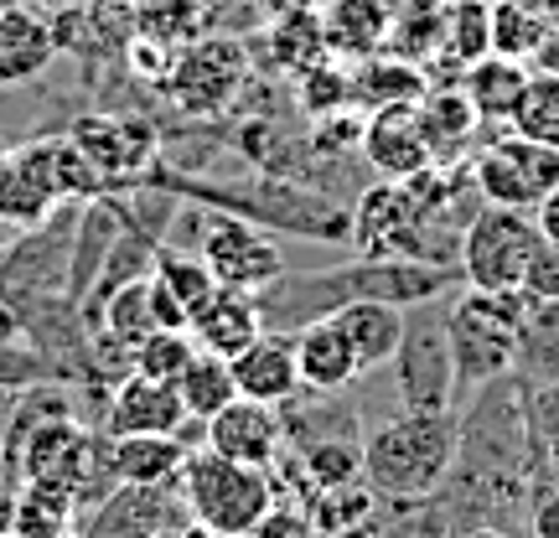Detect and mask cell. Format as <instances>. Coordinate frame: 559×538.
Here are the masks:
<instances>
[{
	"mask_svg": "<svg viewBox=\"0 0 559 538\" xmlns=\"http://www.w3.org/2000/svg\"><path fill=\"white\" fill-rule=\"evenodd\" d=\"M528 68H534V73H555V79H559V32H549V37L534 47Z\"/></svg>",
	"mask_w": 559,
	"mask_h": 538,
	"instance_id": "43",
	"label": "cell"
},
{
	"mask_svg": "<svg viewBox=\"0 0 559 538\" xmlns=\"http://www.w3.org/2000/svg\"><path fill=\"white\" fill-rule=\"evenodd\" d=\"M270 37H275V62L290 73H306L311 62L326 58V26L317 11H296V16L270 21Z\"/></svg>",
	"mask_w": 559,
	"mask_h": 538,
	"instance_id": "35",
	"label": "cell"
},
{
	"mask_svg": "<svg viewBox=\"0 0 559 538\" xmlns=\"http://www.w3.org/2000/svg\"><path fill=\"white\" fill-rule=\"evenodd\" d=\"M528 79H534L528 58H508V52H481L477 62L461 68V88H466V99L477 104L481 120H508L519 109Z\"/></svg>",
	"mask_w": 559,
	"mask_h": 538,
	"instance_id": "21",
	"label": "cell"
},
{
	"mask_svg": "<svg viewBox=\"0 0 559 538\" xmlns=\"http://www.w3.org/2000/svg\"><path fill=\"white\" fill-rule=\"evenodd\" d=\"M187 332H192V342H198L202 352L234 358V352H243L254 337H264V306H260V296H249V290L218 285V296L187 321Z\"/></svg>",
	"mask_w": 559,
	"mask_h": 538,
	"instance_id": "18",
	"label": "cell"
},
{
	"mask_svg": "<svg viewBox=\"0 0 559 538\" xmlns=\"http://www.w3.org/2000/svg\"><path fill=\"white\" fill-rule=\"evenodd\" d=\"M394 362H400V388L409 409H445L451 383H456L445 326H415V332L404 326Z\"/></svg>",
	"mask_w": 559,
	"mask_h": 538,
	"instance_id": "14",
	"label": "cell"
},
{
	"mask_svg": "<svg viewBox=\"0 0 559 538\" xmlns=\"http://www.w3.org/2000/svg\"><path fill=\"white\" fill-rule=\"evenodd\" d=\"M534 538H559V487L534 502Z\"/></svg>",
	"mask_w": 559,
	"mask_h": 538,
	"instance_id": "42",
	"label": "cell"
},
{
	"mask_svg": "<svg viewBox=\"0 0 559 538\" xmlns=\"http://www.w3.org/2000/svg\"><path fill=\"white\" fill-rule=\"evenodd\" d=\"M436 32H440L445 62L466 68V62H477L481 52H492V5H487V0H456V5L436 21Z\"/></svg>",
	"mask_w": 559,
	"mask_h": 538,
	"instance_id": "29",
	"label": "cell"
},
{
	"mask_svg": "<svg viewBox=\"0 0 559 538\" xmlns=\"http://www.w3.org/2000/svg\"><path fill=\"white\" fill-rule=\"evenodd\" d=\"M0 5H21V0H0Z\"/></svg>",
	"mask_w": 559,
	"mask_h": 538,
	"instance_id": "50",
	"label": "cell"
},
{
	"mask_svg": "<svg viewBox=\"0 0 559 538\" xmlns=\"http://www.w3.org/2000/svg\"><path fill=\"white\" fill-rule=\"evenodd\" d=\"M192 358H198V342H192V332H187V326H156L145 342H135L130 368H135V373H151V379L177 383V373Z\"/></svg>",
	"mask_w": 559,
	"mask_h": 538,
	"instance_id": "37",
	"label": "cell"
},
{
	"mask_svg": "<svg viewBox=\"0 0 559 538\" xmlns=\"http://www.w3.org/2000/svg\"><path fill=\"white\" fill-rule=\"evenodd\" d=\"M296 368H300V388L311 394H342L353 379H362V362L353 352V342L332 316L306 321L296 337Z\"/></svg>",
	"mask_w": 559,
	"mask_h": 538,
	"instance_id": "17",
	"label": "cell"
},
{
	"mask_svg": "<svg viewBox=\"0 0 559 538\" xmlns=\"http://www.w3.org/2000/svg\"><path fill=\"white\" fill-rule=\"evenodd\" d=\"M317 0H264V16L280 21V16H296V11H311Z\"/></svg>",
	"mask_w": 559,
	"mask_h": 538,
	"instance_id": "44",
	"label": "cell"
},
{
	"mask_svg": "<svg viewBox=\"0 0 559 538\" xmlns=\"http://www.w3.org/2000/svg\"><path fill=\"white\" fill-rule=\"evenodd\" d=\"M332 321L347 332V342H353V352H358V362H362V373H368V368H383V362H394L400 337H404V316H400L394 300L358 296V300H347V306H337Z\"/></svg>",
	"mask_w": 559,
	"mask_h": 538,
	"instance_id": "20",
	"label": "cell"
},
{
	"mask_svg": "<svg viewBox=\"0 0 559 538\" xmlns=\"http://www.w3.org/2000/svg\"><path fill=\"white\" fill-rule=\"evenodd\" d=\"M544 21H549V32H559V0H539Z\"/></svg>",
	"mask_w": 559,
	"mask_h": 538,
	"instance_id": "47",
	"label": "cell"
},
{
	"mask_svg": "<svg viewBox=\"0 0 559 538\" xmlns=\"http://www.w3.org/2000/svg\"><path fill=\"white\" fill-rule=\"evenodd\" d=\"M166 528H177L171 487L115 481L109 498H99V513L83 523V538H160Z\"/></svg>",
	"mask_w": 559,
	"mask_h": 538,
	"instance_id": "12",
	"label": "cell"
},
{
	"mask_svg": "<svg viewBox=\"0 0 559 538\" xmlns=\"http://www.w3.org/2000/svg\"><path fill=\"white\" fill-rule=\"evenodd\" d=\"M419 130H425V140H430V151H436V160H445L451 151H461L466 140L477 135V104L466 99V88H425L419 94Z\"/></svg>",
	"mask_w": 559,
	"mask_h": 538,
	"instance_id": "24",
	"label": "cell"
},
{
	"mask_svg": "<svg viewBox=\"0 0 559 538\" xmlns=\"http://www.w3.org/2000/svg\"><path fill=\"white\" fill-rule=\"evenodd\" d=\"M373 507H379V492L362 477L342 481V487H321V492H311V502H306V513L317 523V538H332V534H342V528H353V523H368Z\"/></svg>",
	"mask_w": 559,
	"mask_h": 538,
	"instance_id": "30",
	"label": "cell"
},
{
	"mask_svg": "<svg viewBox=\"0 0 559 538\" xmlns=\"http://www.w3.org/2000/svg\"><path fill=\"white\" fill-rule=\"evenodd\" d=\"M58 32L52 16L37 11L32 0L0 5V88H26L58 62Z\"/></svg>",
	"mask_w": 559,
	"mask_h": 538,
	"instance_id": "11",
	"label": "cell"
},
{
	"mask_svg": "<svg viewBox=\"0 0 559 538\" xmlns=\"http://www.w3.org/2000/svg\"><path fill=\"white\" fill-rule=\"evenodd\" d=\"M249 79V52L234 37H198L177 47L171 73L160 79V88L187 109V115H218L223 104L239 94V83Z\"/></svg>",
	"mask_w": 559,
	"mask_h": 538,
	"instance_id": "6",
	"label": "cell"
},
{
	"mask_svg": "<svg viewBox=\"0 0 559 538\" xmlns=\"http://www.w3.org/2000/svg\"><path fill=\"white\" fill-rule=\"evenodd\" d=\"M472 181H477L481 202L528 213V207H539V198L559 181V151L508 130V135L492 140V145L472 160Z\"/></svg>",
	"mask_w": 559,
	"mask_h": 538,
	"instance_id": "5",
	"label": "cell"
},
{
	"mask_svg": "<svg viewBox=\"0 0 559 538\" xmlns=\"http://www.w3.org/2000/svg\"><path fill=\"white\" fill-rule=\"evenodd\" d=\"M321 26H326V47H353V52L379 47L383 32H389L379 0H337V5L321 16Z\"/></svg>",
	"mask_w": 559,
	"mask_h": 538,
	"instance_id": "36",
	"label": "cell"
},
{
	"mask_svg": "<svg viewBox=\"0 0 559 538\" xmlns=\"http://www.w3.org/2000/svg\"><path fill=\"white\" fill-rule=\"evenodd\" d=\"M11 337V316H0V342Z\"/></svg>",
	"mask_w": 559,
	"mask_h": 538,
	"instance_id": "49",
	"label": "cell"
},
{
	"mask_svg": "<svg viewBox=\"0 0 559 538\" xmlns=\"http://www.w3.org/2000/svg\"><path fill=\"white\" fill-rule=\"evenodd\" d=\"M466 538H508V534H498V528H472Z\"/></svg>",
	"mask_w": 559,
	"mask_h": 538,
	"instance_id": "48",
	"label": "cell"
},
{
	"mask_svg": "<svg viewBox=\"0 0 559 538\" xmlns=\"http://www.w3.org/2000/svg\"><path fill=\"white\" fill-rule=\"evenodd\" d=\"M239 538H249V534H239Z\"/></svg>",
	"mask_w": 559,
	"mask_h": 538,
	"instance_id": "53",
	"label": "cell"
},
{
	"mask_svg": "<svg viewBox=\"0 0 559 538\" xmlns=\"http://www.w3.org/2000/svg\"><path fill=\"white\" fill-rule=\"evenodd\" d=\"M300 83H306V88H300V99H306L311 115H332V109H347V104H353V79L337 73L326 58L311 62V68L300 73Z\"/></svg>",
	"mask_w": 559,
	"mask_h": 538,
	"instance_id": "38",
	"label": "cell"
},
{
	"mask_svg": "<svg viewBox=\"0 0 559 538\" xmlns=\"http://www.w3.org/2000/svg\"><path fill=\"white\" fill-rule=\"evenodd\" d=\"M73 523V492L58 481H26L11 498V534L16 538H62Z\"/></svg>",
	"mask_w": 559,
	"mask_h": 538,
	"instance_id": "25",
	"label": "cell"
},
{
	"mask_svg": "<svg viewBox=\"0 0 559 538\" xmlns=\"http://www.w3.org/2000/svg\"><path fill=\"white\" fill-rule=\"evenodd\" d=\"M187 445L177 435H109V471L115 481H145V487H171L181 477Z\"/></svg>",
	"mask_w": 559,
	"mask_h": 538,
	"instance_id": "22",
	"label": "cell"
},
{
	"mask_svg": "<svg viewBox=\"0 0 559 538\" xmlns=\"http://www.w3.org/2000/svg\"><path fill=\"white\" fill-rule=\"evenodd\" d=\"M73 140H79V151L94 166H99V177H135L145 160L156 156V130H151V120H115V115H88V120H79V130H73Z\"/></svg>",
	"mask_w": 559,
	"mask_h": 538,
	"instance_id": "16",
	"label": "cell"
},
{
	"mask_svg": "<svg viewBox=\"0 0 559 538\" xmlns=\"http://www.w3.org/2000/svg\"><path fill=\"white\" fill-rule=\"evenodd\" d=\"M508 130L559 151V79L555 73H534V79H528L519 109L508 115Z\"/></svg>",
	"mask_w": 559,
	"mask_h": 538,
	"instance_id": "32",
	"label": "cell"
},
{
	"mask_svg": "<svg viewBox=\"0 0 559 538\" xmlns=\"http://www.w3.org/2000/svg\"><path fill=\"white\" fill-rule=\"evenodd\" d=\"M534 228H539L544 243H555L559 249V181L539 198V207H534Z\"/></svg>",
	"mask_w": 559,
	"mask_h": 538,
	"instance_id": "41",
	"label": "cell"
},
{
	"mask_svg": "<svg viewBox=\"0 0 559 538\" xmlns=\"http://www.w3.org/2000/svg\"><path fill=\"white\" fill-rule=\"evenodd\" d=\"M523 332H528V296L523 290H477L472 285L445 316L456 383L477 388V383L502 379L519 358Z\"/></svg>",
	"mask_w": 559,
	"mask_h": 538,
	"instance_id": "2",
	"label": "cell"
},
{
	"mask_svg": "<svg viewBox=\"0 0 559 538\" xmlns=\"http://www.w3.org/2000/svg\"><path fill=\"white\" fill-rule=\"evenodd\" d=\"M456 456V419L451 409H409L379 425L362 445V481L379 498L415 502L436 492Z\"/></svg>",
	"mask_w": 559,
	"mask_h": 538,
	"instance_id": "1",
	"label": "cell"
},
{
	"mask_svg": "<svg viewBox=\"0 0 559 538\" xmlns=\"http://www.w3.org/2000/svg\"><path fill=\"white\" fill-rule=\"evenodd\" d=\"M37 11H47V16H62V11H79V5H88V0H32Z\"/></svg>",
	"mask_w": 559,
	"mask_h": 538,
	"instance_id": "45",
	"label": "cell"
},
{
	"mask_svg": "<svg viewBox=\"0 0 559 538\" xmlns=\"http://www.w3.org/2000/svg\"><path fill=\"white\" fill-rule=\"evenodd\" d=\"M181 502L202 528H213L218 538H239L270 513L275 481L264 466H243L202 445L181 461Z\"/></svg>",
	"mask_w": 559,
	"mask_h": 538,
	"instance_id": "3",
	"label": "cell"
},
{
	"mask_svg": "<svg viewBox=\"0 0 559 538\" xmlns=\"http://www.w3.org/2000/svg\"><path fill=\"white\" fill-rule=\"evenodd\" d=\"M300 477H306V498L321 487H342V481L362 477V445L358 440H317L296 456Z\"/></svg>",
	"mask_w": 559,
	"mask_h": 538,
	"instance_id": "34",
	"label": "cell"
},
{
	"mask_svg": "<svg viewBox=\"0 0 559 538\" xmlns=\"http://www.w3.org/2000/svg\"><path fill=\"white\" fill-rule=\"evenodd\" d=\"M94 321L120 342L124 352H135V342H145L160 326V316H156V279L135 275V279H124V285H115V290L99 300Z\"/></svg>",
	"mask_w": 559,
	"mask_h": 538,
	"instance_id": "23",
	"label": "cell"
},
{
	"mask_svg": "<svg viewBox=\"0 0 559 538\" xmlns=\"http://www.w3.org/2000/svg\"><path fill=\"white\" fill-rule=\"evenodd\" d=\"M539 249V228L519 207H487L461 228V270L477 290H523L528 260Z\"/></svg>",
	"mask_w": 559,
	"mask_h": 538,
	"instance_id": "4",
	"label": "cell"
},
{
	"mask_svg": "<svg viewBox=\"0 0 559 538\" xmlns=\"http://www.w3.org/2000/svg\"><path fill=\"white\" fill-rule=\"evenodd\" d=\"M0 538H16V534H0Z\"/></svg>",
	"mask_w": 559,
	"mask_h": 538,
	"instance_id": "52",
	"label": "cell"
},
{
	"mask_svg": "<svg viewBox=\"0 0 559 538\" xmlns=\"http://www.w3.org/2000/svg\"><path fill=\"white\" fill-rule=\"evenodd\" d=\"M135 32L177 52L207 32V0H135Z\"/></svg>",
	"mask_w": 559,
	"mask_h": 538,
	"instance_id": "28",
	"label": "cell"
},
{
	"mask_svg": "<svg viewBox=\"0 0 559 538\" xmlns=\"http://www.w3.org/2000/svg\"><path fill=\"white\" fill-rule=\"evenodd\" d=\"M151 275H156V285L166 290V300H171V306H177L187 321H192L202 306H207V300L218 296V275H213V270L202 264V254H198V260H181V254H160Z\"/></svg>",
	"mask_w": 559,
	"mask_h": 538,
	"instance_id": "31",
	"label": "cell"
},
{
	"mask_svg": "<svg viewBox=\"0 0 559 538\" xmlns=\"http://www.w3.org/2000/svg\"><path fill=\"white\" fill-rule=\"evenodd\" d=\"M280 445H285V425H280L275 404L260 399H228L218 415L207 419V451H218L228 461H243V466H275Z\"/></svg>",
	"mask_w": 559,
	"mask_h": 538,
	"instance_id": "10",
	"label": "cell"
},
{
	"mask_svg": "<svg viewBox=\"0 0 559 538\" xmlns=\"http://www.w3.org/2000/svg\"><path fill=\"white\" fill-rule=\"evenodd\" d=\"M425 88H430L425 73L404 58H368L358 73H353V99H358L362 109H379V104H419Z\"/></svg>",
	"mask_w": 559,
	"mask_h": 538,
	"instance_id": "27",
	"label": "cell"
},
{
	"mask_svg": "<svg viewBox=\"0 0 559 538\" xmlns=\"http://www.w3.org/2000/svg\"><path fill=\"white\" fill-rule=\"evenodd\" d=\"M523 296L528 300H559V249L555 243L539 239L534 260H528V275H523Z\"/></svg>",
	"mask_w": 559,
	"mask_h": 538,
	"instance_id": "40",
	"label": "cell"
},
{
	"mask_svg": "<svg viewBox=\"0 0 559 538\" xmlns=\"http://www.w3.org/2000/svg\"><path fill=\"white\" fill-rule=\"evenodd\" d=\"M549 37L539 0H498L492 5V52L508 58H534V47Z\"/></svg>",
	"mask_w": 559,
	"mask_h": 538,
	"instance_id": "33",
	"label": "cell"
},
{
	"mask_svg": "<svg viewBox=\"0 0 559 538\" xmlns=\"http://www.w3.org/2000/svg\"><path fill=\"white\" fill-rule=\"evenodd\" d=\"M177 394H181V404H187V419H202V425H207L228 399H239V383H234L228 358L198 347V358L177 373Z\"/></svg>",
	"mask_w": 559,
	"mask_h": 538,
	"instance_id": "26",
	"label": "cell"
},
{
	"mask_svg": "<svg viewBox=\"0 0 559 538\" xmlns=\"http://www.w3.org/2000/svg\"><path fill=\"white\" fill-rule=\"evenodd\" d=\"M234 368V383H239L243 399L260 404H290L300 394V368H296V342L285 337H254L243 352L228 358Z\"/></svg>",
	"mask_w": 559,
	"mask_h": 538,
	"instance_id": "19",
	"label": "cell"
},
{
	"mask_svg": "<svg viewBox=\"0 0 559 538\" xmlns=\"http://www.w3.org/2000/svg\"><path fill=\"white\" fill-rule=\"evenodd\" d=\"M58 192V166H52V140L21 145L0 156V218L5 223H41L52 213Z\"/></svg>",
	"mask_w": 559,
	"mask_h": 538,
	"instance_id": "13",
	"label": "cell"
},
{
	"mask_svg": "<svg viewBox=\"0 0 559 538\" xmlns=\"http://www.w3.org/2000/svg\"><path fill=\"white\" fill-rule=\"evenodd\" d=\"M358 145L368 156V166L389 181H409L425 166H436V151H430V140L419 130L415 104H379V109H368Z\"/></svg>",
	"mask_w": 559,
	"mask_h": 538,
	"instance_id": "9",
	"label": "cell"
},
{
	"mask_svg": "<svg viewBox=\"0 0 559 538\" xmlns=\"http://www.w3.org/2000/svg\"><path fill=\"white\" fill-rule=\"evenodd\" d=\"M353 239H358L362 260H383V254H400V260L436 254V249L425 243V223H419L415 202H409V192H404V181H389V177L358 198Z\"/></svg>",
	"mask_w": 559,
	"mask_h": 538,
	"instance_id": "8",
	"label": "cell"
},
{
	"mask_svg": "<svg viewBox=\"0 0 559 538\" xmlns=\"http://www.w3.org/2000/svg\"><path fill=\"white\" fill-rule=\"evenodd\" d=\"M202 264L218 275V285L228 290H249V296H260L280 279L285 260H280V249L270 234H260L254 223L243 218H213L207 223V234H202Z\"/></svg>",
	"mask_w": 559,
	"mask_h": 538,
	"instance_id": "7",
	"label": "cell"
},
{
	"mask_svg": "<svg viewBox=\"0 0 559 538\" xmlns=\"http://www.w3.org/2000/svg\"><path fill=\"white\" fill-rule=\"evenodd\" d=\"M379 528H373V518L368 523H353V528H342V534H332V538H373Z\"/></svg>",
	"mask_w": 559,
	"mask_h": 538,
	"instance_id": "46",
	"label": "cell"
},
{
	"mask_svg": "<svg viewBox=\"0 0 559 538\" xmlns=\"http://www.w3.org/2000/svg\"><path fill=\"white\" fill-rule=\"evenodd\" d=\"M181 425H187V404L177 383L151 373H130L109 399V435H177Z\"/></svg>",
	"mask_w": 559,
	"mask_h": 538,
	"instance_id": "15",
	"label": "cell"
},
{
	"mask_svg": "<svg viewBox=\"0 0 559 538\" xmlns=\"http://www.w3.org/2000/svg\"><path fill=\"white\" fill-rule=\"evenodd\" d=\"M249 538H317V523H311V513H306V507L275 498V502H270V513L249 528Z\"/></svg>",
	"mask_w": 559,
	"mask_h": 538,
	"instance_id": "39",
	"label": "cell"
},
{
	"mask_svg": "<svg viewBox=\"0 0 559 538\" xmlns=\"http://www.w3.org/2000/svg\"><path fill=\"white\" fill-rule=\"evenodd\" d=\"M160 538H171V528H166V534H160Z\"/></svg>",
	"mask_w": 559,
	"mask_h": 538,
	"instance_id": "51",
	"label": "cell"
}]
</instances>
